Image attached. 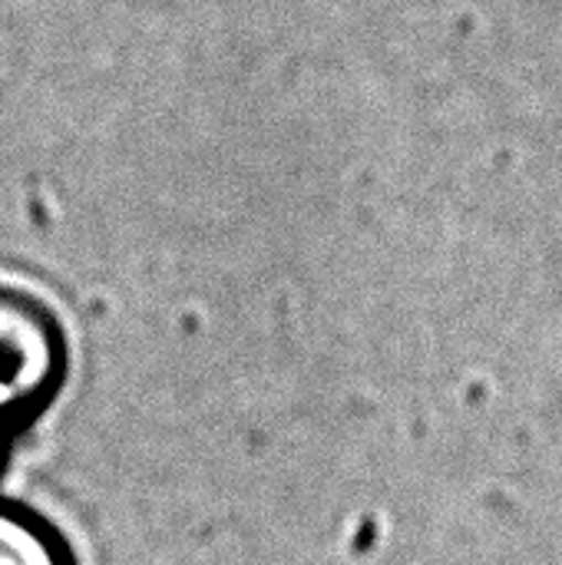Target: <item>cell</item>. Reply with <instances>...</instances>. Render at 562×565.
Returning a JSON list of instances; mask_svg holds the SVG:
<instances>
[{
    "label": "cell",
    "instance_id": "6da1fadb",
    "mask_svg": "<svg viewBox=\"0 0 562 565\" xmlns=\"http://www.w3.org/2000/svg\"><path fill=\"white\" fill-rule=\"evenodd\" d=\"M66 334L56 311L26 288L0 285V440L23 434L60 394Z\"/></svg>",
    "mask_w": 562,
    "mask_h": 565
},
{
    "label": "cell",
    "instance_id": "7a4b0ae2",
    "mask_svg": "<svg viewBox=\"0 0 562 565\" xmlns=\"http://www.w3.org/2000/svg\"><path fill=\"white\" fill-rule=\"evenodd\" d=\"M0 565H79L66 536L33 507L0 497Z\"/></svg>",
    "mask_w": 562,
    "mask_h": 565
},
{
    "label": "cell",
    "instance_id": "3957f363",
    "mask_svg": "<svg viewBox=\"0 0 562 565\" xmlns=\"http://www.w3.org/2000/svg\"><path fill=\"white\" fill-rule=\"evenodd\" d=\"M3 454H7V444L0 440V467H3Z\"/></svg>",
    "mask_w": 562,
    "mask_h": 565
}]
</instances>
